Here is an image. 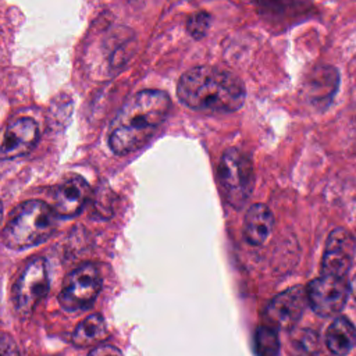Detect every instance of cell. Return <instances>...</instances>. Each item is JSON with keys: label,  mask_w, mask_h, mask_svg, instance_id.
Instances as JSON below:
<instances>
[{"label": "cell", "mask_w": 356, "mask_h": 356, "mask_svg": "<svg viewBox=\"0 0 356 356\" xmlns=\"http://www.w3.org/2000/svg\"><path fill=\"white\" fill-rule=\"evenodd\" d=\"M356 252V241L352 232L346 228H335L330 232L323 259H321V274L346 278L352 267L353 256Z\"/></svg>", "instance_id": "cell-8"}, {"label": "cell", "mask_w": 356, "mask_h": 356, "mask_svg": "<svg viewBox=\"0 0 356 356\" xmlns=\"http://www.w3.org/2000/svg\"><path fill=\"white\" fill-rule=\"evenodd\" d=\"M338 72L332 67L316 68L307 81L309 99L316 103H328L338 88Z\"/></svg>", "instance_id": "cell-14"}, {"label": "cell", "mask_w": 356, "mask_h": 356, "mask_svg": "<svg viewBox=\"0 0 356 356\" xmlns=\"http://www.w3.org/2000/svg\"><path fill=\"white\" fill-rule=\"evenodd\" d=\"M309 306L313 312L321 317H331L338 314L349 293V282L346 278L324 275L314 278L306 288Z\"/></svg>", "instance_id": "cell-7"}, {"label": "cell", "mask_w": 356, "mask_h": 356, "mask_svg": "<svg viewBox=\"0 0 356 356\" xmlns=\"http://www.w3.org/2000/svg\"><path fill=\"white\" fill-rule=\"evenodd\" d=\"M177 96L193 110L235 111L245 102V86L234 74L217 67H195L177 83Z\"/></svg>", "instance_id": "cell-2"}, {"label": "cell", "mask_w": 356, "mask_h": 356, "mask_svg": "<svg viewBox=\"0 0 356 356\" xmlns=\"http://www.w3.org/2000/svg\"><path fill=\"white\" fill-rule=\"evenodd\" d=\"M170 108L171 100L164 90L146 89L135 93L110 122V149L124 156L142 147L161 127Z\"/></svg>", "instance_id": "cell-1"}, {"label": "cell", "mask_w": 356, "mask_h": 356, "mask_svg": "<svg viewBox=\"0 0 356 356\" xmlns=\"http://www.w3.org/2000/svg\"><path fill=\"white\" fill-rule=\"evenodd\" d=\"M56 213L42 200H28L19 204L3 228L1 241L13 250L36 246L54 232Z\"/></svg>", "instance_id": "cell-3"}, {"label": "cell", "mask_w": 356, "mask_h": 356, "mask_svg": "<svg viewBox=\"0 0 356 356\" xmlns=\"http://www.w3.org/2000/svg\"><path fill=\"white\" fill-rule=\"evenodd\" d=\"M274 227L271 210L263 203L252 204L243 218V236L252 246H261L268 238Z\"/></svg>", "instance_id": "cell-12"}, {"label": "cell", "mask_w": 356, "mask_h": 356, "mask_svg": "<svg viewBox=\"0 0 356 356\" xmlns=\"http://www.w3.org/2000/svg\"><path fill=\"white\" fill-rule=\"evenodd\" d=\"M90 195V186L82 177L64 179L56 189L53 210L61 218H71L81 213Z\"/></svg>", "instance_id": "cell-11"}, {"label": "cell", "mask_w": 356, "mask_h": 356, "mask_svg": "<svg viewBox=\"0 0 356 356\" xmlns=\"http://www.w3.org/2000/svg\"><path fill=\"white\" fill-rule=\"evenodd\" d=\"M102 289V277L96 264L86 261L74 268L64 280L58 295L61 307L67 312L89 309Z\"/></svg>", "instance_id": "cell-5"}, {"label": "cell", "mask_w": 356, "mask_h": 356, "mask_svg": "<svg viewBox=\"0 0 356 356\" xmlns=\"http://www.w3.org/2000/svg\"><path fill=\"white\" fill-rule=\"evenodd\" d=\"M39 139V127L29 117H19L11 121L3 136L1 157L4 160L17 159L29 153Z\"/></svg>", "instance_id": "cell-10"}, {"label": "cell", "mask_w": 356, "mask_h": 356, "mask_svg": "<svg viewBox=\"0 0 356 356\" xmlns=\"http://www.w3.org/2000/svg\"><path fill=\"white\" fill-rule=\"evenodd\" d=\"M254 353L256 356H278L280 338L271 325H261L254 334Z\"/></svg>", "instance_id": "cell-16"}, {"label": "cell", "mask_w": 356, "mask_h": 356, "mask_svg": "<svg viewBox=\"0 0 356 356\" xmlns=\"http://www.w3.org/2000/svg\"><path fill=\"white\" fill-rule=\"evenodd\" d=\"M210 26V15L204 11H200V13H196L193 14L189 19H188V24H186V29L188 32L195 38V39H199L202 38L206 31L209 29Z\"/></svg>", "instance_id": "cell-17"}, {"label": "cell", "mask_w": 356, "mask_h": 356, "mask_svg": "<svg viewBox=\"0 0 356 356\" xmlns=\"http://www.w3.org/2000/svg\"><path fill=\"white\" fill-rule=\"evenodd\" d=\"M0 348H1V356H21L15 342L7 334H3Z\"/></svg>", "instance_id": "cell-19"}, {"label": "cell", "mask_w": 356, "mask_h": 356, "mask_svg": "<svg viewBox=\"0 0 356 356\" xmlns=\"http://www.w3.org/2000/svg\"><path fill=\"white\" fill-rule=\"evenodd\" d=\"M307 300V292L303 286H292L271 299L266 309V317L273 328H292L302 317Z\"/></svg>", "instance_id": "cell-9"}, {"label": "cell", "mask_w": 356, "mask_h": 356, "mask_svg": "<svg viewBox=\"0 0 356 356\" xmlns=\"http://www.w3.org/2000/svg\"><path fill=\"white\" fill-rule=\"evenodd\" d=\"M325 345L335 356H346L356 346V327L343 316L337 317L325 332Z\"/></svg>", "instance_id": "cell-13"}, {"label": "cell", "mask_w": 356, "mask_h": 356, "mask_svg": "<svg viewBox=\"0 0 356 356\" xmlns=\"http://www.w3.org/2000/svg\"><path fill=\"white\" fill-rule=\"evenodd\" d=\"M47 291V264L43 257H36L25 266L18 280L15 281L13 300L17 313L21 317L31 316L38 303L46 296Z\"/></svg>", "instance_id": "cell-6"}, {"label": "cell", "mask_w": 356, "mask_h": 356, "mask_svg": "<svg viewBox=\"0 0 356 356\" xmlns=\"http://www.w3.org/2000/svg\"><path fill=\"white\" fill-rule=\"evenodd\" d=\"M106 321L100 314H90L81 321L72 334V342L76 346H90L106 335Z\"/></svg>", "instance_id": "cell-15"}, {"label": "cell", "mask_w": 356, "mask_h": 356, "mask_svg": "<svg viewBox=\"0 0 356 356\" xmlns=\"http://www.w3.org/2000/svg\"><path fill=\"white\" fill-rule=\"evenodd\" d=\"M218 178L225 200L231 206L241 209L254 185V174L249 157L236 147L227 149L220 160Z\"/></svg>", "instance_id": "cell-4"}, {"label": "cell", "mask_w": 356, "mask_h": 356, "mask_svg": "<svg viewBox=\"0 0 356 356\" xmlns=\"http://www.w3.org/2000/svg\"><path fill=\"white\" fill-rule=\"evenodd\" d=\"M349 293H350V296L353 298V300L356 302V270H355V273L352 274L350 281H349Z\"/></svg>", "instance_id": "cell-20"}, {"label": "cell", "mask_w": 356, "mask_h": 356, "mask_svg": "<svg viewBox=\"0 0 356 356\" xmlns=\"http://www.w3.org/2000/svg\"><path fill=\"white\" fill-rule=\"evenodd\" d=\"M88 356H124V353L114 345H99Z\"/></svg>", "instance_id": "cell-18"}]
</instances>
